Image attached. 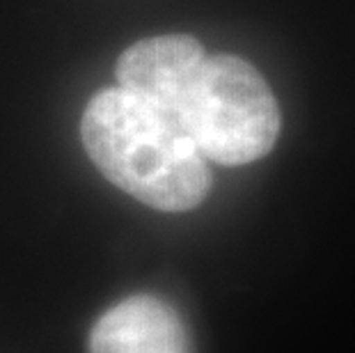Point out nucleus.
Returning <instances> with one entry per match:
<instances>
[{
	"label": "nucleus",
	"instance_id": "nucleus-2",
	"mask_svg": "<svg viewBox=\"0 0 355 353\" xmlns=\"http://www.w3.org/2000/svg\"><path fill=\"white\" fill-rule=\"evenodd\" d=\"M85 152L101 175L158 212H191L211 191L209 161L168 112L124 87H105L80 119Z\"/></svg>",
	"mask_w": 355,
	"mask_h": 353
},
{
	"label": "nucleus",
	"instance_id": "nucleus-1",
	"mask_svg": "<svg viewBox=\"0 0 355 353\" xmlns=\"http://www.w3.org/2000/svg\"><path fill=\"white\" fill-rule=\"evenodd\" d=\"M115 74L119 87L168 112L207 161H259L279 136V106L261 74L236 55H209L191 35L135 42Z\"/></svg>",
	"mask_w": 355,
	"mask_h": 353
},
{
	"label": "nucleus",
	"instance_id": "nucleus-3",
	"mask_svg": "<svg viewBox=\"0 0 355 353\" xmlns=\"http://www.w3.org/2000/svg\"><path fill=\"white\" fill-rule=\"evenodd\" d=\"M89 353H193V342L175 307L138 294L101 314L89 335Z\"/></svg>",
	"mask_w": 355,
	"mask_h": 353
}]
</instances>
